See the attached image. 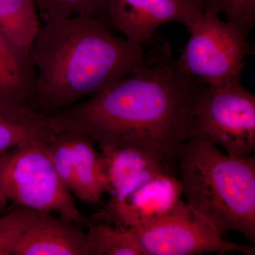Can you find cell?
Wrapping results in <instances>:
<instances>
[{
	"mask_svg": "<svg viewBox=\"0 0 255 255\" xmlns=\"http://www.w3.org/2000/svg\"><path fill=\"white\" fill-rule=\"evenodd\" d=\"M209 86L186 73L164 42L131 73L50 115L60 128L100 146L135 147L169 166L183 142L198 132V107Z\"/></svg>",
	"mask_w": 255,
	"mask_h": 255,
	"instance_id": "obj_1",
	"label": "cell"
},
{
	"mask_svg": "<svg viewBox=\"0 0 255 255\" xmlns=\"http://www.w3.org/2000/svg\"><path fill=\"white\" fill-rule=\"evenodd\" d=\"M32 43V107L51 114L123 78L143 61L142 46L114 36L101 18H48Z\"/></svg>",
	"mask_w": 255,
	"mask_h": 255,
	"instance_id": "obj_2",
	"label": "cell"
},
{
	"mask_svg": "<svg viewBox=\"0 0 255 255\" xmlns=\"http://www.w3.org/2000/svg\"><path fill=\"white\" fill-rule=\"evenodd\" d=\"M176 160L187 204L221 234L237 231L254 243V156L223 153L198 132L180 145Z\"/></svg>",
	"mask_w": 255,
	"mask_h": 255,
	"instance_id": "obj_3",
	"label": "cell"
},
{
	"mask_svg": "<svg viewBox=\"0 0 255 255\" xmlns=\"http://www.w3.org/2000/svg\"><path fill=\"white\" fill-rule=\"evenodd\" d=\"M46 142H25L0 152V208L13 203L81 224L85 219L57 175Z\"/></svg>",
	"mask_w": 255,
	"mask_h": 255,
	"instance_id": "obj_4",
	"label": "cell"
},
{
	"mask_svg": "<svg viewBox=\"0 0 255 255\" xmlns=\"http://www.w3.org/2000/svg\"><path fill=\"white\" fill-rule=\"evenodd\" d=\"M204 9L189 28L190 37L177 60L180 68L209 86L241 80L251 52L249 33Z\"/></svg>",
	"mask_w": 255,
	"mask_h": 255,
	"instance_id": "obj_5",
	"label": "cell"
},
{
	"mask_svg": "<svg viewBox=\"0 0 255 255\" xmlns=\"http://www.w3.org/2000/svg\"><path fill=\"white\" fill-rule=\"evenodd\" d=\"M145 255H194L238 253L255 255L253 246L223 239L212 223L182 201L167 216L131 229Z\"/></svg>",
	"mask_w": 255,
	"mask_h": 255,
	"instance_id": "obj_6",
	"label": "cell"
},
{
	"mask_svg": "<svg viewBox=\"0 0 255 255\" xmlns=\"http://www.w3.org/2000/svg\"><path fill=\"white\" fill-rule=\"evenodd\" d=\"M196 128L228 155L246 157L255 150V95L241 80L209 86L196 114Z\"/></svg>",
	"mask_w": 255,
	"mask_h": 255,
	"instance_id": "obj_7",
	"label": "cell"
},
{
	"mask_svg": "<svg viewBox=\"0 0 255 255\" xmlns=\"http://www.w3.org/2000/svg\"><path fill=\"white\" fill-rule=\"evenodd\" d=\"M182 182L169 167L151 171L121 194L111 196L101 221L134 229L167 216L182 201Z\"/></svg>",
	"mask_w": 255,
	"mask_h": 255,
	"instance_id": "obj_8",
	"label": "cell"
},
{
	"mask_svg": "<svg viewBox=\"0 0 255 255\" xmlns=\"http://www.w3.org/2000/svg\"><path fill=\"white\" fill-rule=\"evenodd\" d=\"M204 6L205 0H109L105 16L126 39L142 46L164 23L179 22L189 29Z\"/></svg>",
	"mask_w": 255,
	"mask_h": 255,
	"instance_id": "obj_9",
	"label": "cell"
},
{
	"mask_svg": "<svg viewBox=\"0 0 255 255\" xmlns=\"http://www.w3.org/2000/svg\"><path fill=\"white\" fill-rule=\"evenodd\" d=\"M78 225L42 212L23 233L14 255H82L85 234Z\"/></svg>",
	"mask_w": 255,
	"mask_h": 255,
	"instance_id": "obj_10",
	"label": "cell"
},
{
	"mask_svg": "<svg viewBox=\"0 0 255 255\" xmlns=\"http://www.w3.org/2000/svg\"><path fill=\"white\" fill-rule=\"evenodd\" d=\"M36 75L31 50L0 32V105L32 107Z\"/></svg>",
	"mask_w": 255,
	"mask_h": 255,
	"instance_id": "obj_11",
	"label": "cell"
},
{
	"mask_svg": "<svg viewBox=\"0 0 255 255\" xmlns=\"http://www.w3.org/2000/svg\"><path fill=\"white\" fill-rule=\"evenodd\" d=\"M59 130L51 115L31 106L0 105V152L25 142L48 141Z\"/></svg>",
	"mask_w": 255,
	"mask_h": 255,
	"instance_id": "obj_12",
	"label": "cell"
},
{
	"mask_svg": "<svg viewBox=\"0 0 255 255\" xmlns=\"http://www.w3.org/2000/svg\"><path fill=\"white\" fill-rule=\"evenodd\" d=\"M108 192L117 196L151 171L169 167L155 156L128 146H100Z\"/></svg>",
	"mask_w": 255,
	"mask_h": 255,
	"instance_id": "obj_13",
	"label": "cell"
},
{
	"mask_svg": "<svg viewBox=\"0 0 255 255\" xmlns=\"http://www.w3.org/2000/svg\"><path fill=\"white\" fill-rule=\"evenodd\" d=\"M69 130L71 131L74 155L71 194L86 204H99L104 194L108 192L100 152L96 150L90 137Z\"/></svg>",
	"mask_w": 255,
	"mask_h": 255,
	"instance_id": "obj_14",
	"label": "cell"
},
{
	"mask_svg": "<svg viewBox=\"0 0 255 255\" xmlns=\"http://www.w3.org/2000/svg\"><path fill=\"white\" fill-rule=\"evenodd\" d=\"M82 255H145L130 228L102 221L85 234Z\"/></svg>",
	"mask_w": 255,
	"mask_h": 255,
	"instance_id": "obj_15",
	"label": "cell"
},
{
	"mask_svg": "<svg viewBox=\"0 0 255 255\" xmlns=\"http://www.w3.org/2000/svg\"><path fill=\"white\" fill-rule=\"evenodd\" d=\"M37 9L33 0H0V32L30 49L41 28Z\"/></svg>",
	"mask_w": 255,
	"mask_h": 255,
	"instance_id": "obj_16",
	"label": "cell"
},
{
	"mask_svg": "<svg viewBox=\"0 0 255 255\" xmlns=\"http://www.w3.org/2000/svg\"><path fill=\"white\" fill-rule=\"evenodd\" d=\"M43 18L105 16L109 0H33Z\"/></svg>",
	"mask_w": 255,
	"mask_h": 255,
	"instance_id": "obj_17",
	"label": "cell"
},
{
	"mask_svg": "<svg viewBox=\"0 0 255 255\" xmlns=\"http://www.w3.org/2000/svg\"><path fill=\"white\" fill-rule=\"evenodd\" d=\"M41 213L16 206L10 212L0 216V255H14L23 233Z\"/></svg>",
	"mask_w": 255,
	"mask_h": 255,
	"instance_id": "obj_18",
	"label": "cell"
},
{
	"mask_svg": "<svg viewBox=\"0 0 255 255\" xmlns=\"http://www.w3.org/2000/svg\"><path fill=\"white\" fill-rule=\"evenodd\" d=\"M204 9L223 13L227 21L248 33L255 23V0H205Z\"/></svg>",
	"mask_w": 255,
	"mask_h": 255,
	"instance_id": "obj_19",
	"label": "cell"
}]
</instances>
